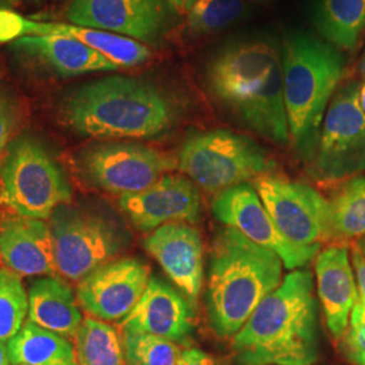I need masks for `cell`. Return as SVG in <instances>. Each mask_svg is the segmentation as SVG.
Here are the masks:
<instances>
[{
  "label": "cell",
  "mask_w": 365,
  "mask_h": 365,
  "mask_svg": "<svg viewBox=\"0 0 365 365\" xmlns=\"http://www.w3.org/2000/svg\"><path fill=\"white\" fill-rule=\"evenodd\" d=\"M203 78L211 96L249 130L274 144H289L283 57L274 39L225 43L210 57Z\"/></svg>",
  "instance_id": "1"
},
{
  "label": "cell",
  "mask_w": 365,
  "mask_h": 365,
  "mask_svg": "<svg viewBox=\"0 0 365 365\" xmlns=\"http://www.w3.org/2000/svg\"><path fill=\"white\" fill-rule=\"evenodd\" d=\"M240 365H314L321 352L314 276L295 269L233 337Z\"/></svg>",
  "instance_id": "2"
},
{
  "label": "cell",
  "mask_w": 365,
  "mask_h": 365,
  "mask_svg": "<svg viewBox=\"0 0 365 365\" xmlns=\"http://www.w3.org/2000/svg\"><path fill=\"white\" fill-rule=\"evenodd\" d=\"M283 260L233 227H222L210 250L206 310L210 327L229 339L283 282Z\"/></svg>",
  "instance_id": "3"
},
{
  "label": "cell",
  "mask_w": 365,
  "mask_h": 365,
  "mask_svg": "<svg viewBox=\"0 0 365 365\" xmlns=\"http://www.w3.org/2000/svg\"><path fill=\"white\" fill-rule=\"evenodd\" d=\"M61 118L80 135L96 140H145L170 130L176 119L170 99L149 81L99 78L71 92Z\"/></svg>",
  "instance_id": "4"
},
{
  "label": "cell",
  "mask_w": 365,
  "mask_h": 365,
  "mask_svg": "<svg viewBox=\"0 0 365 365\" xmlns=\"http://www.w3.org/2000/svg\"><path fill=\"white\" fill-rule=\"evenodd\" d=\"M282 57L289 144L310 164L327 105L344 76L345 60L336 46L307 33L288 34Z\"/></svg>",
  "instance_id": "5"
},
{
  "label": "cell",
  "mask_w": 365,
  "mask_h": 365,
  "mask_svg": "<svg viewBox=\"0 0 365 365\" xmlns=\"http://www.w3.org/2000/svg\"><path fill=\"white\" fill-rule=\"evenodd\" d=\"M178 168L210 194L272 175L277 164L252 138L230 130L194 133L184 141Z\"/></svg>",
  "instance_id": "6"
},
{
  "label": "cell",
  "mask_w": 365,
  "mask_h": 365,
  "mask_svg": "<svg viewBox=\"0 0 365 365\" xmlns=\"http://www.w3.org/2000/svg\"><path fill=\"white\" fill-rule=\"evenodd\" d=\"M57 274L80 283L128 248L130 233L120 222L96 210L63 205L51 215Z\"/></svg>",
  "instance_id": "7"
},
{
  "label": "cell",
  "mask_w": 365,
  "mask_h": 365,
  "mask_svg": "<svg viewBox=\"0 0 365 365\" xmlns=\"http://www.w3.org/2000/svg\"><path fill=\"white\" fill-rule=\"evenodd\" d=\"M0 197L19 217L49 220L72 191L49 152L30 135L10 143L0 161Z\"/></svg>",
  "instance_id": "8"
},
{
  "label": "cell",
  "mask_w": 365,
  "mask_h": 365,
  "mask_svg": "<svg viewBox=\"0 0 365 365\" xmlns=\"http://www.w3.org/2000/svg\"><path fill=\"white\" fill-rule=\"evenodd\" d=\"M359 91L360 81L352 80L331 98L310 163L318 180H349L365 170V113Z\"/></svg>",
  "instance_id": "9"
},
{
  "label": "cell",
  "mask_w": 365,
  "mask_h": 365,
  "mask_svg": "<svg viewBox=\"0 0 365 365\" xmlns=\"http://www.w3.org/2000/svg\"><path fill=\"white\" fill-rule=\"evenodd\" d=\"M78 164L91 185L119 196L141 192L178 167L176 160L155 148L115 141L84 148Z\"/></svg>",
  "instance_id": "10"
},
{
  "label": "cell",
  "mask_w": 365,
  "mask_h": 365,
  "mask_svg": "<svg viewBox=\"0 0 365 365\" xmlns=\"http://www.w3.org/2000/svg\"><path fill=\"white\" fill-rule=\"evenodd\" d=\"M265 209L279 230L300 247H321L330 240L329 200L306 182L277 175L253 180Z\"/></svg>",
  "instance_id": "11"
},
{
  "label": "cell",
  "mask_w": 365,
  "mask_h": 365,
  "mask_svg": "<svg viewBox=\"0 0 365 365\" xmlns=\"http://www.w3.org/2000/svg\"><path fill=\"white\" fill-rule=\"evenodd\" d=\"M212 214L255 244L271 249L289 271L300 269L318 255L321 247H300L291 242L276 226L253 184L244 182L225 190L212 200Z\"/></svg>",
  "instance_id": "12"
},
{
  "label": "cell",
  "mask_w": 365,
  "mask_h": 365,
  "mask_svg": "<svg viewBox=\"0 0 365 365\" xmlns=\"http://www.w3.org/2000/svg\"><path fill=\"white\" fill-rule=\"evenodd\" d=\"M150 277V268L144 261L115 259L78 283L76 299L95 319L123 321L143 298Z\"/></svg>",
  "instance_id": "13"
},
{
  "label": "cell",
  "mask_w": 365,
  "mask_h": 365,
  "mask_svg": "<svg viewBox=\"0 0 365 365\" xmlns=\"http://www.w3.org/2000/svg\"><path fill=\"white\" fill-rule=\"evenodd\" d=\"M170 10L167 0H72L66 16L72 25L99 29L153 45L167 30Z\"/></svg>",
  "instance_id": "14"
},
{
  "label": "cell",
  "mask_w": 365,
  "mask_h": 365,
  "mask_svg": "<svg viewBox=\"0 0 365 365\" xmlns=\"http://www.w3.org/2000/svg\"><path fill=\"white\" fill-rule=\"evenodd\" d=\"M119 207L138 230L152 233L170 222L196 223L202 215V199L192 180L164 175L141 192L119 196Z\"/></svg>",
  "instance_id": "15"
},
{
  "label": "cell",
  "mask_w": 365,
  "mask_h": 365,
  "mask_svg": "<svg viewBox=\"0 0 365 365\" xmlns=\"http://www.w3.org/2000/svg\"><path fill=\"white\" fill-rule=\"evenodd\" d=\"M144 248L195 309L205 280V248L199 230L170 222L146 235Z\"/></svg>",
  "instance_id": "16"
},
{
  "label": "cell",
  "mask_w": 365,
  "mask_h": 365,
  "mask_svg": "<svg viewBox=\"0 0 365 365\" xmlns=\"http://www.w3.org/2000/svg\"><path fill=\"white\" fill-rule=\"evenodd\" d=\"M22 36H60L78 39L118 68L141 66L150 57V49L145 43L115 33L72 24L36 22L15 14L0 13V39H16Z\"/></svg>",
  "instance_id": "17"
},
{
  "label": "cell",
  "mask_w": 365,
  "mask_h": 365,
  "mask_svg": "<svg viewBox=\"0 0 365 365\" xmlns=\"http://www.w3.org/2000/svg\"><path fill=\"white\" fill-rule=\"evenodd\" d=\"M195 309L182 292L152 276L143 298L123 321L122 329H130L184 344L192 336Z\"/></svg>",
  "instance_id": "18"
},
{
  "label": "cell",
  "mask_w": 365,
  "mask_h": 365,
  "mask_svg": "<svg viewBox=\"0 0 365 365\" xmlns=\"http://www.w3.org/2000/svg\"><path fill=\"white\" fill-rule=\"evenodd\" d=\"M317 294L325 315L331 339L344 337L353 306L359 299V289L349 260V249L331 245L321 250L315 260Z\"/></svg>",
  "instance_id": "19"
},
{
  "label": "cell",
  "mask_w": 365,
  "mask_h": 365,
  "mask_svg": "<svg viewBox=\"0 0 365 365\" xmlns=\"http://www.w3.org/2000/svg\"><path fill=\"white\" fill-rule=\"evenodd\" d=\"M0 260L19 276H56L51 226L19 215L4 220L0 223Z\"/></svg>",
  "instance_id": "20"
},
{
  "label": "cell",
  "mask_w": 365,
  "mask_h": 365,
  "mask_svg": "<svg viewBox=\"0 0 365 365\" xmlns=\"http://www.w3.org/2000/svg\"><path fill=\"white\" fill-rule=\"evenodd\" d=\"M27 319L38 327L75 339L83 322V314L72 288L57 276H45L29 288Z\"/></svg>",
  "instance_id": "21"
},
{
  "label": "cell",
  "mask_w": 365,
  "mask_h": 365,
  "mask_svg": "<svg viewBox=\"0 0 365 365\" xmlns=\"http://www.w3.org/2000/svg\"><path fill=\"white\" fill-rule=\"evenodd\" d=\"M14 45L42 58L64 76H78L90 72H113L119 69L105 56L78 39L60 36H22Z\"/></svg>",
  "instance_id": "22"
},
{
  "label": "cell",
  "mask_w": 365,
  "mask_h": 365,
  "mask_svg": "<svg viewBox=\"0 0 365 365\" xmlns=\"http://www.w3.org/2000/svg\"><path fill=\"white\" fill-rule=\"evenodd\" d=\"M13 365H78L75 346L69 339L27 319L7 342Z\"/></svg>",
  "instance_id": "23"
},
{
  "label": "cell",
  "mask_w": 365,
  "mask_h": 365,
  "mask_svg": "<svg viewBox=\"0 0 365 365\" xmlns=\"http://www.w3.org/2000/svg\"><path fill=\"white\" fill-rule=\"evenodd\" d=\"M314 25L333 46L353 52L365 30V0H317Z\"/></svg>",
  "instance_id": "24"
},
{
  "label": "cell",
  "mask_w": 365,
  "mask_h": 365,
  "mask_svg": "<svg viewBox=\"0 0 365 365\" xmlns=\"http://www.w3.org/2000/svg\"><path fill=\"white\" fill-rule=\"evenodd\" d=\"M330 240L365 237V178L344 182L329 200Z\"/></svg>",
  "instance_id": "25"
},
{
  "label": "cell",
  "mask_w": 365,
  "mask_h": 365,
  "mask_svg": "<svg viewBox=\"0 0 365 365\" xmlns=\"http://www.w3.org/2000/svg\"><path fill=\"white\" fill-rule=\"evenodd\" d=\"M73 341L78 365H126L122 339L105 321L86 317Z\"/></svg>",
  "instance_id": "26"
},
{
  "label": "cell",
  "mask_w": 365,
  "mask_h": 365,
  "mask_svg": "<svg viewBox=\"0 0 365 365\" xmlns=\"http://www.w3.org/2000/svg\"><path fill=\"white\" fill-rule=\"evenodd\" d=\"M242 0H196L187 13V27L194 36H210L233 26L248 15Z\"/></svg>",
  "instance_id": "27"
},
{
  "label": "cell",
  "mask_w": 365,
  "mask_h": 365,
  "mask_svg": "<svg viewBox=\"0 0 365 365\" xmlns=\"http://www.w3.org/2000/svg\"><path fill=\"white\" fill-rule=\"evenodd\" d=\"M29 292L22 276L0 268V341L9 342L26 322Z\"/></svg>",
  "instance_id": "28"
},
{
  "label": "cell",
  "mask_w": 365,
  "mask_h": 365,
  "mask_svg": "<svg viewBox=\"0 0 365 365\" xmlns=\"http://www.w3.org/2000/svg\"><path fill=\"white\" fill-rule=\"evenodd\" d=\"M126 365H175L182 348L170 339L130 329H122Z\"/></svg>",
  "instance_id": "29"
},
{
  "label": "cell",
  "mask_w": 365,
  "mask_h": 365,
  "mask_svg": "<svg viewBox=\"0 0 365 365\" xmlns=\"http://www.w3.org/2000/svg\"><path fill=\"white\" fill-rule=\"evenodd\" d=\"M339 349L351 364L365 365V300L360 297L353 306L346 331L339 339Z\"/></svg>",
  "instance_id": "30"
},
{
  "label": "cell",
  "mask_w": 365,
  "mask_h": 365,
  "mask_svg": "<svg viewBox=\"0 0 365 365\" xmlns=\"http://www.w3.org/2000/svg\"><path fill=\"white\" fill-rule=\"evenodd\" d=\"M18 119V108L13 98L0 91V161L11 143Z\"/></svg>",
  "instance_id": "31"
},
{
  "label": "cell",
  "mask_w": 365,
  "mask_h": 365,
  "mask_svg": "<svg viewBox=\"0 0 365 365\" xmlns=\"http://www.w3.org/2000/svg\"><path fill=\"white\" fill-rule=\"evenodd\" d=\"M352 253V267L356 276V283L359 289V297L365 300V256L359 248V245L354 242L351 249Z\"/></svg>",
  "instance_id": "32"
},
{
  "label": "cell",
  "mask_w": 365,
  "mask_h": 365,
  "mask_svg": "<svg viewBox=\"0 0 365 365\" xmlns=\"http://www.w3.org/2000/svg\"><path fill=\"white\" fill-rule=\"evenodd\" d=\"M175 365H215L214 360L210 357L207 353L196 349V348H190V349H182L178 361Z\"/></svg>",
  "instance_id": "33"
},
{
  "label": "cell",
  "mask_w": 365,
  "mask_h": 365,
  "mask_svg": "<svg viewBox=\"0 0 365 365\" xmlns=\"http://www.w3.org/2000/svg\"><path fill=\"white\" fill-rule=\"evenodd\" d=\"M196 0H167V3L170 4V10H173L175 13L187 14L188 10L191 9V6L195 3Z\"/></svg>",
  "instance_id": "34"
},
{
  "label": "cell",
  "mask_w": 365,
  "mask_h": 365,
  "mask_svg": "<svg viewBox=\"0 0 365 365\" xmlns=\"http://www.w3.org/2000/svg\"><path fill=\"white\" fill-rule=\"evenodd\" d=\"M0 365H13L6 342L0 341Z\"/></svg>",
  "instance_id": "35"
},
{
  "label": "cell",
  "mask_w": 365,
  "mask_h": 365,
  "mask_svg": "<svg viewBox=\"0 0 365 365\" xmlns=\"http://www.w3.org/2000/svg\"><path fill=\"white\" fill-rule=\"evenodd\" d=\"M359 99H360V105L365 113V80L360 81V91H359Z\"/></svg>",
  "instance_id": "36"
},
{
  "label": "cell",
  "mask_w": 365,
  "mask_h": 365,
  "mask_svg": "<svg viewBox=\"0 0 365 365\" xmlns=\"http://www.w3.org/2000/svg\"><path fill=\"white\" fill-rule=\"evenodd\" d=\"M360 75H361V78L365 80V51L364 53H363L361 61H360Z\"/></svg>",
  "instance_id": "37"
},
{
  "label": "cell",
  "mask_w": 365,
  "mask_h": 365,
  "mask_svg": "<svg viewBox=\"0 0 365 365\" xmlns=\"http://www.w3.org/2000/svg\"><path fill=\"white\" fill-rule=\"evenodd\" d=\"M357 245H359V248L361 249V252L364 253L365 256V237H363V238H359L357 240V242H356Z\"/></svg>",
  "instance_id": "38"
},
{
  "label": "cell",
  "mask_w": 365,
  "mask_h": 365,
  "mask_svg": "<svg viewBox=\"0 0 365 365\" xmlns=\"http://www.w3.org/2000/svg\"><path fill=\"white\" fill-rule=\"evenodd\" d=\"M242 1H252V3H257V1H262V0H242Z\"/></svg>",
  "instance_id": "39"
},
{
  "label": "cell",
  "mask_w": 365,
  "mask_h": 365,
  "mask_svg": "<svg viewBox=\"0 0 365 365\" xmlns=\"http://www.w3.org/2000/svg\"><path fill=\"white\" fill-rule=\"evenodd\" d=\"M21 365H25V364H21Z\"/></svg>",
  "instance_id": "40"
}]
</instances>
